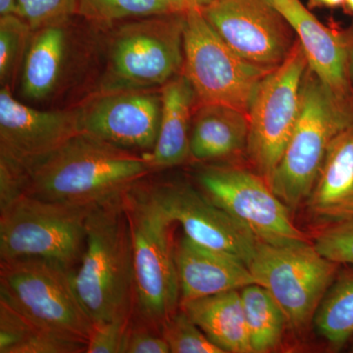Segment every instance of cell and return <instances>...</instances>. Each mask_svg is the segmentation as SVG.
I'll use <instances>...</instances> for the list:
<instances>
[{
  "instance_id": "6da1fadb",
  "label": "cell",
  "mask_w": 353,
  "mask_h": 353,
  "mask_svg": "<svg viewBox=\"0 0 353 353\" xmlns=\"http://www.w3.org/2000/svg\"><path fill=\"white\" fill-rule=\"evenodd\" d=\"M153 170L150 154L80 132L23 176V194L43 201L92 206L122 196Z\"/></svg>"
},
{
  "instance_id": "7a4b0ae2",
  "label": "cell",
  "mask_w": 353,
  "mask_h": 353,
  "mask_svg": "<svg viewBox=\"0 0 353 353\" xmlns=\"http://www.w3.org/2000/svg\"><path fill=\"white\" fill-rule=\"evenodd\" d=\"M70 278L92 324L134 315L132 234L123 194L90 208L85 250Z\"/></svg>"
},
{
  "instance_id": "3957f363",
  "label": "cell",
  "mask_w": 353,
  "mask_h": 353,
  "mask_svg": "<svg viewBox=\"0 0 353 353\" xmlns=\"http://www.w3.org/2000/svg\"><path fill=\"white\" fill-rule=\"evenodd\" d=\"M123 202L132 234L134 317L159 331L162 323L180 308V282L172 241L175 222L152 199L143 180L123 194Z\"/></svg>"
},
{
  "instance_id": "277c9868",
  "label": "cell",
  "mask_w": 353,
  "mask_h": 353,
  "mask_svg": "<svg viewBox=\"0 0 353 353\" xmlns=\"http://www.w3.org/2000/svg\"><path fill=\"white\" fill-rule=\"evenodd\" d=\"M353 125V97H343L307 69L296 127L275 170L267 180L290 210L306 201L331 143Z\"/></svg>"
},
{
  "instance_id": "5b68a950",
  "label": "cell",
  "mask_w": 353,
  "mask_h": 353,
  "mask_svg": "<svg viewBox=\"0 0 353 353\" xmlns=\"http://www.w3.org/2000/svg\"><path fill=\"white\" fill-rule=\"evenodd\" d=\"M108 38L104 70L94 95L155 90L183 68L185 12L117 23Z\"/></svg>"
},
{
  "instance_id": "8992f818",
  "label": "cell",
  "mask_w": 353,
  "mask_h": 353,
  "mask_svg": "<svg viewBox=\"0 0 353 353\" xmlns=\"http://www.w3.org/2000/svg\"><path fill=\"white\" fill-rule=\"evenodd\" d=\"M90 208L20 194L0 208V261L39 259L75 270Z\"/></svg>"
},
{
  "instance_id": "52a82bcc",
  "label": "cell",
  "mask_w": 353,
  "mask_h": 353,
  "mask_svg": "<svg viewBox=\"0 0 353 353\" xmlns=\"http://www.w3.org/2000/svg\"><path fill=\"white\" fill-rule=\"evenodd\" d=\"M183 75L201 104L248 114L255 90L273 69L248 61L224 41L201 10L185 12Z\"/></svg>"
},
{
  "instance_id": "ba28073f",
  "label": "cell",
  "mask_w": 353,
  "mask_h": 353,
  "mask_svg": "<svg viewBox=\"0 0 353 353\" xmlns=\"http://www.w3.org/2000/svg\"><path fill=\"white\" fill-rule=\"evenodd\" d=\"M341 266L307 241L275 245L259 241L248 268L284 311L288 324L301 331L316 311Z\"/></svg>"
},
{
  "instance_id": "9c48e42d",
  "label": "cell",
  "mask_w": 353,
  "mask_h": 353,
  "mask_svg": "<svg viewBox=\"0 0 353 353\" xmlns=\"http://www.w3.org/2000/svg\"><path fill=\"white\" fill-rule=\"evenodd\" d=\"M307 69L296 41L284 61L264 77L250 102L246 150L266 181L280 162L299 120Z\"/></svg>"
},
{
  "instance_id": "30bf717a",
  "label": "cell",
  "mask_w": 353,
  "mask_h": 353,
  "mask_svg": "<svg viewBox=\"0 0 353 353\" xmlns=\"http://www.w3.org/2000/svg\"><path fill=\"white\" fill-rule=\"evenodd\" d=\"M70 273L43 260L0 261V299L34 321L88 343L94 324Z\"/></svg>"
},
{
  "instance_id": "8fae6325",
  "label": "cell",
  "mask_w": 353,
  "mask_h": 353,
  "mask_svg": "<svg viewBox=\"0 0 353 353\" xmlns=\"http://www.w3.org/2000/svg\"><path fill=\"white\" fill-rule=\"evenodd\" d=\"M197 180L211 201L240 221L259 241L275 245L307 241L290 219V208L254 174L208 167Z\"/></svg>"
},
{
  "instance_id": "7c38bea8",
  "label": "cell",
  "mask_w": 353,
  "mask_h": 353,
  "mask_svg": "<svg viewBox=\"0 0 353 353\" xmlns=\"http://www.w3.org/2000/svg\"><path fill=\"white\" fill-rule=\"evenodd\" d=\"M80 108L39 110L0 90V164L21 176L82 132Z\"/></svg>"
},
{
  "instance_id": "4fadbf2b",
  "label": "cell",
  "mask_w": 353,
  "mask_h": 353,
  "mask_svg": "<svg viewBox=\"0 0 353 353\" xmlns=\"http://www.w3.org/2000/svg\"><path fill=\"white\" fill-rule=\"evenodd\" d=\"M145 187L167 215L182 227L185 236L248 266L259 241L240 221L189 183L172 181L145 183Z\"/></svg>"
},
{
  "instance_id": "5bb4252c",
  "label": "cell",
  "mask_w": 353,
  "mask_h": 353,
  "mask_svg": "<svg viewBox=\"0 0 353 353\" xmlns=\"http://www.w3.org/2000/svg\"><path fill=\"white\" fill-rule=\"evenodd\" d=\"M201 11L221 38L257 66L275 68L296 43L273 0H215Z\"/></svg>"
},
{
  "instance_id": "9a60e30c",
  "label": "cell",
  "mask_w": 353,
  "mask_h": 353,
  "mask_svg": "<svg viewBox=\"0 0 353 353\" xmlns=\"http://www.w3.org/2000/svg\"><path fill=\"white\" fill-rule=\"evenodd\" d=\"M80 112L82 132L118 148L150 154L159 132L161 92L126 90L94 95L80 108Z\"/></svg>"
},
{
  "instance_id": "2e32d148",
  "label": "cell",
  "mask_w": 353,
  "mask_h": 353,
  "mask_svg": "<svg viewBox=\"0 0 353 353\" xmlns=\"http://www.w3.org/2000/svg\"><path fill=\"white\" fill-rule=\"evenodd\" d=\"M296 32L308 69L336 94L353 97L350 77L353 31L338 32L320 22L301 0H273Z\"/></svg>"
},
{
  "instance_id": "e0dca14e",
  "label": "cell",
  "mask_w": 353,
  "mask_h": 353,
  "mask_svg": "<svg viewBox=\"0 0 353 353\" xmlns=\"http://www.w3.org/2000/svg\"><path fill=\"white\" fill-rule=\"evenodd\" d=\"M72 18L31 32L19 73L24 101H50L69 78L79 44Z\"/></svg>"
},
{
  "instance_id": "ac0fdd59",
  "label": "cell",
  "mask_w": 353,
  "mask_h": 353,
  "mask_svg": "<svg viewBox=\"0 0 353 353\" xmlns=\"http://www.w3.org/2000/svg\"><path fill=\"white\" fill-rule=\"evenodd\" d=\"M175 259L181 303L256 284L241 260L199 245L185 236L176 243Z\"/></svg>"
},
{
  "instance_id": "d6986e66",
  "label": "cell",
  "mask_w": 353,
  "mask_h": 353,
  "mask_svg": "<svg viewBox=\"0 0 353 353\" xmlns=\"http://www.w3.org/2000/svg\"><path fill=\"white\" fill-rule=\"evenodd\" d=\"M306 201L311 214L325 223L353 216V125L330 145Z\"/></svg>"
},
{
  "instance_id": "ffe728a7",
  "label": "cell",
  "mask_w": 353,
  "mask_h": 353,
  "mask_svg": "<svg viewBox=\"0 0 353 353\" xmlns=\"http://www.w3.org/2000/svg\"><path fill=\"white\" fill-rule=\"evenodd\" d=\"M161 117L154 150L150 154L153 170L172 168L190 157V121L196 99L185 75H178L161 88Z\"/></svg>"
},
{
  "instance_id": "44dd1931",
  "label": "cell",
  "mask_w": 353,
  "mask_h": 353,
  "mask_svg": "<svg viewBox=\"0 0 353 353\" xmlns=\"http://www.w3.org/2000/svg\"><path fill=\"white\" fill-rule=\"evenodd\" d=\"M180 308L225 353H252L240 290L185 301Z\"/></svg>"
},
{
  "instance_id": "7402d4cb",
  "label": "cell",
  "mask_w": 353,
  "mask_h": 353,
  "mask_svg": "<svg viewBox=\"0 0 353 353\" xmlns=\"http://www.w3.org/2000/svg\"><path fill=\"white\" fill-rule=\"evenodd\" d=\"M190 131V157L199 161L220 159L246 148L248 114L217 104H201Z\"/></svg>"
},
{
  "instance_id": "603a6c76",
  "label": "cell",
  "mask_w": 353,
  "mask_h": 353,
  "mask_svg": "<svg viewBox=\"0 0 353 353\" xmlns=\"http://www.w3.org/2000/svg\"><path fill=\"white\" fill-rule=\"evenodd\" d=\"M87 345L34 321L0 299V353H85Z\"/></svg>"
},
{
  "instance_id": "cb8c5ba5",
  "label": "cell",
  "mask_w": 353,
  "mask_h": 353,
  "mask_svg": "<svg viewBox=\"0 0 353 353\" xmlns=\"http://www.w3.org/2000/svg\"><path fill=\"white\" fill-rule=\"evenodd\" d=\"M317 334L334 350L353 338V265H341L314 316Z\"/></svg>"
},
{
  "instance_id": "d4e9b609",
  "label": "cell",
  "mask_w": 353,
  "mask_h": 353,
  "mask_svg": "<svg viewBox=\"0 0 353 353\" xmlns=\"http://www.w3.org/2000/svg\"><path fill=\"white\" fill-rule=\"evenodd\" d=\"M241 296L252 353L273 352L288 324L284 311L262 285H248L241 289Z\"/></svg>"
},
{
  "instance_id": "484cf974",
  "label": "cell",
  "mask_w": 353,
  "mask_h": 353,
  "mask_svg": "<svg viewBox=\"0 0 353 353\" xmlns=\"http://www.w3.org/2000/svg\"><path fill=\"white\" fill-rule=\"evenodd\" d=\"M78 13L101 24L113 25L159 14L175 13L163 0H77Z\"/></svg>"
},
{
  "instance_id": "4316f807",
  "label": "cell",
  "mask_w": 353,
  "mask_h": 353,
  "mask_svg": "<svg viewBox=\"0 0 353 353\" xmlns=\"http://www.w3.org/2000/svg\"><path fill=\"white\" fill-rule=\"evenodd\" d=\"M32 29L16 14L0 16V83L11 88L19 77Z\"/></svg>"
},
{
  "instance_id": "83f0119b",
  "label": "cell",
  "mask_w": 353,
  "mask_h": 353,
  "mask_svg": "<svg viewBox=\"0 0 353 353\" xmlns=\"http://www.w3.org/2000/svg\"><path fill=\"white\" fill-rule=\"evenodd\" d=\"M171 353H225L209 340L189 315L179 308L160 327Z\"/></svg>"
},
{
  "instance_id": "f1b7e54d",
  "label": "cell",
  "mask_w": 353,
  "mask_h": 353,
  "mask_svg": "<svg viewBox=\"0 0 353 353\" xmlns=\"http://www.w3.org/2000/svg\"><path fill=\"white\" fill-rule=\"evenodd\" d=\"M323 256L341 265H353V216L325 223L314 240Z\"/></svg>"
},
{
  "instance_id": "f546056e",
  "label": "cell",
  "mask_w": 353,
  "mask_h": 353,
  "mask_svg": "<svg viewBox=\"0 0 353 353\" xmlns=\"http://www.w3.org/2000/svg\"><path fill=\"white\" fill-rule=\"evenodd\" d=\"M78 13L77 0H16L15 14L32 30L69 19Z\"/></svg>"
},
{
  "instance_id": "4dcf8cb0",
  "label": "cell",
  "mask_w": 353,
  "mask_h": 353,
  "mask_svg": "<svg viewBox=\"0 0 353 353\" xmlns=\"http://www.w3.org/2000/svg\"><path fill=\"white\" fill-rule=\"evenodd\" d=\"M132 316H122L92 327L85 353H123Z\"/></svg>"
},
{
  "instance_id": "1f68e13d",
  "label": "cell",
  "mask_w": 353,
  "mask_h": 353,
  "mask_svg": "<svg viewBox=\"0 0 353 353\" xmlns=\"http://www.w3.org/2000/svg\"><path fill=\"white\" fill-rule=\"evenodd\" d=\"M123 353H171L168 343L157 329L132 317Z\"/></svg>"
},
{
  "instance_id": "d6a6232c",
  "label": "cell",
  "mask_w": 353,
  "mask_h": 353,
  "mask_svg": "<svg viewBox=\"0 0 353 353\" xmlns=\"http://www.w3.org/2000/svg\"><path fill=\"white\" fill-rule=\"evenodd\" d=\"M175 12H188L190 10H203L215 0H163Z\"/></svg>"
},
{
  "instance_id": "836d02e7",
  "label": "cell",
  "mask_w": 353,
  "mask_h": 353,
  "mask_svg": "<svg viewBox=\"0 0 353 353\" xmlns=\"http://www.w3.org/2000/svg\"><path fill=\"white\" fill-rule=\"evenodd\" d=\"M16 0H0V16L15 14Z\"/></svg>"
},
{
  "instance_id": "e575fe53",
  "label": "cell",
  "mask_w": 353,
  "mask_h": 353,
  "mask_svg": "<svg viewBox=\"0 0 353 353\" xmlns=\"http://www.w3.org/2000/svg\"><path fill=\"white\" fill-rule=\"evenodd\" d=\"M318 4L328 7L340 6L343 3H345V0H315Z\"/></svg>"
},
{
  "instance_id": "d590c367",
  "label": "cell",
  "mask_w": 353,
  "mask_h": 353,
  "mask_svg": "<svg viewBox=\"0 0 353 353\" xmlns=\"http://www.w3.org/2000/svg\"><path fill=\"white\" fill-rule=\"evenodd\" d=\"M350 81H352V83L353 85V48H352V54H350Z\"/></svg>"
},
{
  "instance_id": "8d00e7d4",
  "label": "cell",
  "mask_w": 353,
  "mask_h": 353,
  "mask_svg": "<svg viewBox=\"0 0 353 353\" xmlns=\"http://www.w3.org/2000/svg\"><path fill=\"white\" fill-rule=\"evenodd\" d=\"M345 3H347L348 8H350V11L353 13V0H345Z\"/></svg>"
},
{
  "instance_id": "74e56055",
  "label": "cell",
  "mask_w": 353,
  "mask_h": 353,
  "mask_svg": "<svg viewBox=\"0 0 353 353\" xmlns=\"http://www.w3.org/2000/svg\"><path fill=\"white\" fill-rule=\"evenodd\" d=\"M350 352H353V338H352V345H350Z\"/></svg>"
}]
</instances>
